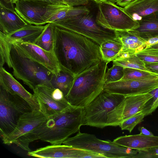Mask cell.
<instances>
[{
	"label": "cell",
	"instance_id": "obj_1",
	"mask_svg": "<svg viewBox=\"0 0 158 158\" xmlns=\"http://www.w3.org/2000/svg\"><path fill=\"white\" fill-rule=\"evenodd\" d=\"M55 26L53 51L61 69L76 76L102 60L100 45L81 34Z\"/></svg>",
	"mask_w": 158,
	"mask_h": 158
},
{
	"label": "cell",
	"instance_id": "obj_2",
	"mask_svg": "<svg viewBox=\"0 0 158 158\" xmlns=\"http://www.w3.org/2000/svg\"><path fill=\"white\" fill-rule=\"evenodd\" d=\"M82 125H84L83 107L70 104L35 128L30 134L29 139L31 142L40 139L51 144H61L80 131Z\"/></svg>",
	"mask_w": 158,
	"mask_h": 158
},
{
	"label": "cell",
	"instance_id": "obj_3",
	"mask_svg": "<svg viewBox=\"0 0 158 158\" xmlns=\"http://www.w3.org/2000/svg\"><path fill=\"white\" fill-rule=\"evenodd\" d=\"M108 64L102 60L75 76L71 88L65 97L70 104L84 107L103 91Z\"/></svg>",
	"mask_w": 158,
	"mask_h": 158
},
{
	"label": "cell",
	"instance_id": "obj_4",
	"mask_svg": "<svg viewBox=\"0 0 158 158\" xmlns=\"http://www.w3.org/2000/svg\"><path fill=\"white\" fill-rule=\"evenodd\" d=\"M10 43V59L15 77L33 91L39 85L52 88L50 81L53 73L26 56L15 44Z\"/></svg>",
	"mask_w": 158,
	"mask_h": 158
},
{
	"label": "cell",
	"instance_id": "obj_5",
	"mask_svg": "<svg viewBox=\"0 0 158 158\" xmlns=\"http://www.w3.org/2000/svg\"><path fill=\"white\" fill-rule=\"evenodd\" d=\"M63 144L88 150L104 156L105 158H137V150L117 145L110 140H103L94 134L81 133L69 137Z\"/></svg>",
	"mask_w": 158,
	"mask_h": 158
},
{
	"label": "cell",
	"instance_id": "obj_6",
	"mask_svg": "<svg viewBox=\"0 0 158 158\" xmlns=\"http://www.w3.org/2000/svg\"><path fill=\"white\" fill-rule=\"evenodd\" d=\"M53 23L61 28L85 36L99 45L117 37L115 31L106 29L98 25L90 12Z\"/></svg>",
	"mask_w": 158,
	"mask_h": 158
},
{
	"label": "cell",
	"instance_id": "obj_7",
	"mask_svg": "<svg viewBox=\"0 0 158 158\" xmlns=\"http://www.w3.org/2000/svg\"><path fill=\"white\" fill-rule=\"evenodd\" d=\"M31 111L29 104L23 98L10 93L0 85L1 138L14 130L22 115Z\"/></svg>",
	"mask_w": 158,
	"mask_h": 158
},
{
	"label": "cell",
	"instance_id": "obj_8",
	"mask_svg": "<svg viewBox=\"0 0 158 158\" xmlns=\"http://www.w3.org/2000/svg\"><path fill=\"white\" fill-rule=\"evenodd\" d=\"M124 96L104 91L83 107L84 125L103 128L107 127L108 114L117 106Z\"/></svg>",
	"mask_w": 158,
	"mask_h": 158
},
{
	"label": "cell",
	"instance_id": "obj_9",
	"mask_svg": "<svg viewBox=\"0 0 158 158\" xmlns=\"http://www.w3.org/2000/svg\"><path fill=\"white\" fill-rule=\"evenodd\" d=\"M98 11L95 19L97 23L107 29L127 31L139 26L138 21L131 17L122 7L109 0L98 3Z\"/></svg>",
	"mask_w": 158,
	"mask_h": 158
},
{
	"label": "cell",
	"instance_id": "obj_10",
	"mask_svg": "<svg viewBox=\"0 0 158 158\" xmlns=\"http://www.w3.org/2000/svg\"><path fill=\"white\" fill-rule=\"evenodd\" d=\"M49 117L40 110H34L22 115L14 130L10 133L1 137L3 143L6 145L15 144L22 149L31 151L28 140L31 132L46 122Z\"/></svg>",
	"mask_w": 158,
	"mask_h": 158
},
{
	"label": "cell",
	"instance_id": "obj_11",
	"mask_svg": "<svg viewBox=\"0 0 158 158\" xmlns=\"http://www.w3.org/2000/svg\"><path fill=\"white\" fill-rule=\"evenodd\" d=\"M153 97L150 93L124 97L120 103L108 114L107 126H119L124 120L142 111Z\"/></svg>",
	"mask_w": 158,
	"mask_h": 158
},
{
	"label": "cell",
	"instance_id": "obj_12",
	"mask_svg": "<svg viewBox=\"0 0 158 158\" xmlns=\"http://www.w3.org/2000/svg\"><path fill=\"white\" fill-rule=\"evenodd\" d=\"M33 91L38 102L40 110L48 117L58 114L70 105L59 89L42 85L37 86Z\"/></svg>",
	"mask_w": 158,
	"mask_h": 158
},
{
	"label": "cell",
	"instance_id": "obj_13",
	"mask_svg": "<svg viewBox=\"0 0 158 158\" xmlns=\"http://www.w3.org/2000/svg\"><path fill=\"white\" fill-rule=\"evenodd\" d=\"M158 88V76L139 80H120L105 83L103 91L111 94L127 96L150 93Z\"/></svg>",
	"mask_w": 158,
	"mask_h": 158
},
{
	"label": "cell",
	"instance_id": "obj_14",
	"mask_svg": "<svg viewBox=\"0 0 158 158\" xmlns=\"http://www.w3.org/2000/svg\"><path fill=\"white\" fill-rule=\"evenodd\" d=\"M30 156L41 158H102L93 152L71 146L57 144L47 146L27 152Z\"/></svg>",
	"mask_w": 158,
	"mask_h": 158
},
{
	"label": "cell",
	"instance_id": "obj_15",
	"mask_svg": "<svg viewBox=\"0 0 158 158\" xmlns=\"http://www.w3.org/2000/svg\"><path fill=\"white\" fill-rule=\"evenodd\" d=\"M15 44L25 54L42 65L53 74H57L60 68L53 52L46 51L32 44L15 41Z\"/></svg>",
	"mask_w": 158,
	"mask_h": 158
},
{
	"label": "cell",
	"instance_id": "obj_16",
	"mask_svg": "<svg viewBox=\"0 0 158 158\" xmlns=\"http://www.w3.org/2000/svg\"><path fill=\"white\" fill-rule=\"evenodd\" d=\"M15 10L28 24L37 25H45L43 17L49 4L43 2L17 0L12 2Z\"/></svg>",
	"mask_w": 158,
	"mask_h": 158
},
{
	"label": "cell",
	"instance_id": "obj_17",
	"mask_svg": "<svg viewBox=\"0 0 158 158\" xmlns=\"http://www.w3.org/2000/svg\"><path fill=\"white\" fill-rule=\"evenodd\" d=\"M90 12V10L86 6L72 7L61 1L49 4L43 19L45 24L69 19Z\"/></svg>",
	"mask_w": 158,
	"mask_h": 158
},
{
	"label": "cell",
	"instance_id": "obj_18",
	"mask_svg": "<svg viewBox=\"0 0 158 158\" xmlns=\"http://www.w3.org/2000/svg\"><path fill=\"white\" fill-rule=\"evenodd\" d=\"M0 85L10 93L17 94L23 98L29 103L32 110H40L38 102L34 94L26 90L3 67L0 68Z\"/></svg>",
	"mask_w": 158,
	"mask_h": 158
},
{
	"label": "cell",
	"instance_id": "obj_19",
	"mask_svg": "<svg viewBox=\"0 0 158 158\" xmlns=\"http://www.w3.org/2000/svg\"><path fill=\"white\" fill-rule=\"evenodd\" d=\"M0 30L6 35L14 32L28 24L17 13L13 4L0 2Z\"/></svg>",
	"mask_w": 158,
	"mask_h": 158
},
{
	"label": "cell",
	"instance_id": "obj_20",
	"mask_svg": "<svg viewBox=\"0 0 158 158\" xmlns=\"http://www.w3.org/2000/svg\"><path fill=\"white\" fill-rule=\"evenodd\" d=\"M113 142L117 145L138 151H147L158 148V136L139 134L118 137Z\"/></svg>",
	"mask_w": 158,
	"mask_h": 158
},
{
	"label": "cell",
	"instance_id": "obj_21",
	"mask_svg": "<svg viewBox=\"0 0 158 158\" xmlns=\"http://www.w3.org/2000/svg\"><path fill=\"white\" fill-rule=\"evenodd\" d=\"M137 27L127 31L146 42L150 38L158 36V11L146 16L137 21Z\"/></svg>",
	"mask_w": 158,
	"mask_h": 158
},
{
	"label": "cell",
	"instance_id": "obj_22",
	"mask_svg": "<svg viewBox=\"0 0 158 158\" xmlns=\"http://www.w3.org/2000/svg\"><path fill=\"white\" fill-rule=\"evenodd\" d=\"M122 8L133 19L137 21L158 11V0H133Z\"/></svg>",
	"mask_w": 158,
	"mask_h": 158
},
{
	"label": "cell",
	"instance_id": "obj_23",
	"mask_svg": "<svg viewBox=\"0 0 158 158\" xmlns=\"http://www.w3.org/2000/svg\"><path fill=\"white\" fill-rule=\"evenodd\" d=\"M45 25L27 24L20 29L6 35L10 42L20 41L33 44L44 31Z\"/></svg>",
	"mask_w": 158,
	"mask_h": 158
},
{
	"label": "cell",
	"instance_id": "obj_24",
	"mask_svg": "<svg viewBox=\"0 0 158 158\" xmlns=\"http://www.w3.org/2000/svg\"><path fill=\"white\" fill-rule=\"evenodd\" d=\"M115 32L123 44L120 52H136L145 48L146 41L127 31H115Z\"/></svg>",
	"mask_w": 158,
	"mask_h": 158
},
{
	"label": "cell",
	"instance_id": "obj_25",
	"mask_svg": "<svg viewBox=\"0 0 158 158\" xmlns=\"http://www.w3.org/2000/svg\"><path fill=\"white\" fill-rule=\"evenodd\" d=\"M75 76L72 73L60 69L57 74H53L50 81L51 87L59 89L65 97L71 88Z\"/></svg>",
	"mask_w": 158,
	"mask_h": 158
},
{
	"label": "cell",
	"instance_id": "obj_26",
	"mask_svg": "<svg viewBox=\"0 0 158 158\" xmlns=\"http://www.w3.org/2000/svg\"><path fill=\"white\" fill-rule=\"evenodd\" d=\"M55 26L53 23H47L44 31L33 44L47 51L53 52Z\"/></svg>",
	"mask_w": 158,
	"mask_h": 158
},
{
	"label": "cell",
	"instance_id": "obj_27",
	"mask_svg": "<svg viewBox=\"0 0 158 158\" xmlns=\"http://www.w3.org/2000/svg\"><path fill=\"white\" fill-rule=\"evenodd\" d=\"M113 64L150 72L146 68L145 63L136 55L135 52H132L127 57L115 59L113 61Z\"/></svg>",
	"mask_w": 158,
	"mask_h": 158
},
{
	"label": "cell",
	"instance_id": "obj_28",
	"mask_svg": "<svg viewBox=\"0 0 158 158\" xmlns=\"http://www.w3.org/2000/svg\"><path fill=\"white\" fill-rule=\"evenodd\" d=\"M0 68L6 64L11 68L10 59V50L11 43L6 38V35L0 31Z\"/></svg>",
	"mask_w": 158,
	"mask_h": 158
},
{
	"label": "cell",
	"instance_id": "obj_29",
	"mask_svg": "<svg viewBox=\"0 0 158 158\" xmlns=\"http://www.w3.org/2000/svg\"><path fill=\"white\" fill-rule=\"evenodd\" d=\"M157 76L158 75L143 70L125 68L124 69V75L121 80H139Z\"/></svg>",
	"mask_w": 158,
	"mask_h": 158
},
{
	"label": "cell",
	"instance_id": "obj_30",
	"mask_svg": "<svg viewBox=\"0 0 158 158\" xmlns=\"http://www.w3.org/2000/svg\"><path fill=\"white\" fill-rule=\"evenodd\" d=\"M146 114L143 111L140 112L124 120L119 126L122 130H127L131 133L134 127L143 121Z\"/></svg>",
	"mask_w": 158,
	"mask_h": 158
},
{
	"label": "cell",
	"instance_id": "obj_31",
	"mask_svg": "<svg viewBox=\"0 0 158 158\" xmlns=\"http://www.w3.org/2000/svg\"><path fill=\"white\" fill-rule=\"evenodd\" d=\"M124 68L116 64H113L108 69L105 75L106 83L114 82L122 79L124 75Z\"/></svg>",
	"mask_w": 158,
	"mask_h": 158
},
{
	"label": "cell",
	"instance_id": "obj_32",
	"mask_svg": "<svg viewBox=\"0 0 158 158\" xmlns=\"http://www.w3.org/2000/svg\"><path fill=\"white\" fill-rule=\"evenodd\" d=\"M136 55L145 63H158V52L143 49L135 52Z\"/></svg>",
	"mask_w": 158,
	"mask_h": 158
},
{
	"label": "cell",
	"instance_id": "obj_33",
	"mask_svg": "<svg viewBox=\"0 0 158 158\" xmlns=\"http://www.w3.org/2000/svg\"><path fill=\"white\" fill-rule=\"evenodd\" d=\"M123 46L120 39L118 37L107 41L100 45L101 48L119 51H121Z\"/></svg>",
	"mask_w": 158,
	"mask_h": 158
},
{
	"label": "cell",
	"instance_id": "obj_34",
	"mask_svg": "<svg viewBox=\"0 0 158 158\" xmlns=\"http://www.w3.org/2000/svg\"><path fill=\"white\" fill-rule=\"evenodd\" d=\"M100 49L102 60L108 63L115 59L119 52V51L104 48L100 47Z\"/></svg>",
	"mask_w": 158,
	"mask_h": 158
},
{
	"label": "cell",
	"instance_id": "obj_35",
	"mask_svg": "<svg viewBox=\"0 0 158 158\" xmlns=\"http://www.w3.org/2000/svg\"><path fill=\"white\" fill-rule=\"evenodd\" d=\"M137 151V158L158 157V148L147 151Z\"/></svg>",
	"mask_w": 158,
	"mask_h": 158
},
{
	"label": "cell",
	"instance_id": "obj_36",
	"mask_svg": "<svg viewBox=\"0 0 158 158\" xmlns=\"http://www.w3.org/2000/svg\"><path fill=\"white\" fill-rule=\"evenodd\" d=\"M65 4L70 6H86L89 3V0H61Z\"/></svg>",
	"mask_w": 158,
	"mask_h": 158
},
{
	"label": "cell",
	"instance_id": "obj_37",
	"mask_svg": "<svg viewBox=\"0 0 158 158\" xmlns=\"http://www.w3.org/2000/svg\"><path fill=\"white\" fill-rule=\"evenodd\" d=\"M146 68L151 72L158 75V63H145Z\"/></svg>",
	"mask_w": 158,
	"mask_h": 158
},
{
	"label": "cell",
	"instance_id": "obj_38",
	"mask_svg": "<svg viewBox=\"0 0 158 158\" xmlns=\"http://www.w3.org/2000/svg\"><path fill=\"white\" fill-rule=\"evenodd\" d=\"M157 43H158V36L150 38L146 42L145 48Z\"/></svg>",
	"mask_w": 158,
	"mask_h": 158
},
{
	"label": "cell",
	"instance_id": "obj_39",
	"mask_svg": "<svg viewBox=\"0 0 158 158\" xmlns=\"http://www.w3.org/2000/svg\"><path fill=\"white\" fill-rule=\"evenodd\" d=\"M139 130L140 131V134L148 136L154 135L152 132L143 127H139Z\"/></svg>",
	"mask_w": 158,
	"mask_h": 158
},
{
	"label": "cell",
	"instance_id": "obj_40",
	"mask_svg": "<svg viewBox=\"0 0 158 158\" xmlns=\"http://www.w3.org/2000/svg\"><path fill=\"white\" fill-rule=\"evenodd\" d=\"M133 0H117L116 4L118 6L124 7L128 4Z\"/></svg>",
	"mask_w": 158,
	"mask_h": 158
},
{
	"label": "cell",
	"instance_id": "obj_41",
	"mask_svg": "<svg viewBox=\"0 0 158 158\" xmlns=\"http://www.w3.org/2000/svg\"><path fill=\"white\" fill-rule=\"evenodd\" d=\"M17 0H14L12 2L14 1ZM31 0L35 1L41 2H46L48 4H52L56 3L57 2L62 1L61 0Z\"/></svg>",
	"mask_w": 158,
	"mask_h": 158
},
{
	"label": "cell",
	"instance_id": "obj_42",
	"mask_svg": "<svg viewBox=\"0 0 158 158\" xmlns=\"http://www.w3.org/2000/svg\"><path fill=\"white\" fill-rule=\"evenodd\" d=\"M144 49L152 50L158 52V43L146 47Z\"/></svg>",
	"mask_w": 158,
	"mask_h": 158
},
{
	"label": "cell",
	"instance_id": "obj_43",
	"mask_svg": "<svg viewBox=\"0 0 158 158\" xmlns=\"http://www.w3.org/2000/svg\"><path fill=\"white\" fill-rule=\"evenodd\" d=\"M2 1L5 3L9 4H13L11 1V0H2Z\"/></svg>",
	"mask_w": 158,
	"mask_h": 158
},
{
	"label": "cell",
	"instance_id": "obj_44",
	"mask_svg": "<svg viewBox=\"0 0 158 158\" xmlns=\"http://www.w3.org/2000/svg\"><path fill=\"white\" fill-rule=\"evenodd\" d=\"M158 107V98L156 103L155 107H154V109L155 110Z\"/></svg>",
	"mask_w": 158,
	"mask_h": 158
},
{
	"label": "cell",
	"instance_id": "obj_45",
	"mask_svg": "<svg viewBox=\"0 0 158 158\" xmlns=\"http://www.w3.org/2000/svg\"><path fill=\"white\" fill-rule=\"evenodd\" d=\"M96 3H99V2L102 1H104V0H94Z\"/></svg>",
	"mask_w": 158,
	"mask_h": 158
},
{
	"label": "cell",
	"instance_id": "obj_46",
	"mask_svg": "<svg viewBox=\"0 0 158 158\" xmlns=\"http://www.w3.org/2000/svg\"><path fill=\"white\" fill-rule=\"evenodd\" d=\"M14 0H11V2H12V1H14Z\"/></svg>",
	"mask_w": 158,
	"mask_h": 158
},
{
	"label": "cell",
	"instance_id": "obj_47",
	"mask_svg": "<svg viewBox=\"0 0 158 158\" xmlns=\"http://www.w3.org/2000/svg\"><path fill=\"white\" fill-rule=\"evenodd\" d=\"M107 0H104V1H107Z\"/></svg>",
	"mask_w": 158,
	"mask_h": 158
}]
</instances>
